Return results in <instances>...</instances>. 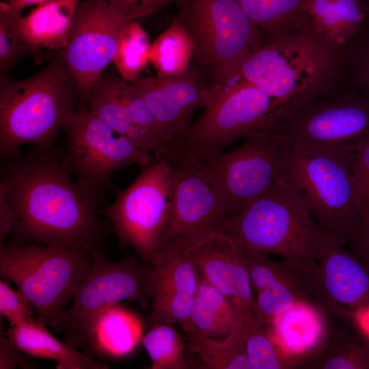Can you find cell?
<instances>
[{"label": "cell", "mask_w": 369, "mask_h": 369, "mask_svg": "<svg viewBox=\"0 0 369 369\" xmlns=\"http://www.w3.org/2000/svg\"><path fill=\"white\" fill-rule=\"evenodd\" d=\"M1 161L0 185L16 215L8 243L105 255L113 230L98 216L101 200L73 179L63 155L53 147L31 146Z\"/></svg>", "instance_id": "cell-1"}, {"label": "cell", "mask_w": 369, "mask_h": 369, "mask_svg": "<svg viewBox=\"0 0 369 369\" xmlns=\"http://www.w3.org/2000/svg\"><path fill=\"white\" fill-rule=\"evenodd\" d=\"M78 84L57 54L40 72L23 79L0 74V158L23 145L52 148L63 123L89 110Z\"/></svg>", "instance_id": "cell-2"}, {"label": "cell", "mask_w": 369, "mask_h": 369, "mask_svg": "<svg viewBox=\"0 0 369 369\" xmlns=\"http://www.w3.org/2000/svg\"><path fill=\"white\" fill-rule=\"evenodd\" d=\"M282 137L288 181L323 230L351 247L364 218L353 170L354 152Z\"/></svg>", "instance_id": "cell-3"}, {"label": "cell", "mask_w": 369, "mask_h": 369, "mask_svg": "<svg viewBox=\"0 0 369 369\" xmlns=\"http://www.w3.org/2000/svg\"><path fill=\"white\" fill-rule=\"evenodd\" d=\"M338 57L337 52L306 26L266 40L218 79H243L295 111L318 96Z\"/></svg>", "instance_id": "cell-4"}, {"label": "cell", "mask_w": 369, "mask_h": 369, "mask_svg": "<svg viewBox=\"0 0 369 369\" xmlns=\"http://www.w3.org/2000/svg\"><path fill=\"white\" fill-rule=\"evenodd\" d=\"M289 183L227 219L221 233L236 243L314 267L324 231Z\"/></svg>", "instance_id": "cell-5"}, {"label": "cell", "mask_w": 369, "mask_h": 369, "mask_svg": "<svg viewBox=\"0 0 369 369\" xmlns=\"http://www.w3.org/2000/svg\"><path fill=\"white\" fill-rule=\"evenodd\" d=\"M219 83L202 114L164 157L170 161H204L222 152L237 139L270 127L295 111L243 79Z\"/></svg>", "instance_id": "cell-6"}, {"label": "cell", "mask_w": 369, "mask_h": 369, "mask_svg": "<svg viewBox=\"0 0 369 369\" xmlns=\"http://www.w3.org/2000/svg\"><path fill=\"white\" fill-rule=\"evenodd\" d=\"M90 256L92 265L77 288L72 306L60 314L53 328L64 334L68 344L93 356L94 330L107 309L123 300L149 308L154 266L139 265L131 254L117 262L108 261L98 253Z\"/></svg>", "instance_id": "cell-7"}, {"label": "cell", "mask_w": 369, "mask_h": 369, "mask_svg": "<svg viewBox=\"0 0 369 369\" xmlns=\"http://www.w3.org/2000/svg\"><path fill=\"white\" fill-rule=\"evenodd\" d=\"M92 265L76 249L0 243V275L27 297L36 321L53 327Z\"/></svg>", "instance_id": "cell-8"}, {"label": "cell", "mask_w": 369, "mask_h": 369, "mask_svg": "<svg viewBox=\"0 0 369 369\" xmlns=\"http://www.w3.org/2000/svg\"><path fill=\"white\" fill-rule=\"evenodd\" d=\"M115 200L100 207L118 239V247L133 248L150 264L160 249L170 221L173 205L172 165L165 157L154 158L141 167L126 189L114 187Z\"/></svg>", "instance_id": "cell-9"}, {"label": "cell", "mask_w": 369, "mask_h": 369, "mask_svg": "<svg viewBox=\"0 0 369 369\" xmlns=\"http://www.w3.org/2000/svg\"><path fill=\"white\" fill-rule=\"evenodd\" d=\"M199 161L218 189L228 219L288 182L284 141L270 127L248 133L232 151Z\"/></svg>", "instance_id": "cell-10"}, {"label": "cell", "mask_w": 369, "mask_h": 369, "mask_svg": "<svg viewBox=\"0 0 369 369\" xmlns=\"http://www.w3.org/2000/svg\"><path fill=\"white\" fill-rule=\"evenodd\" d=\"M195 64L211 75L227 70L266 39L234 0H176Z\"/></svg>", "instance_id": "cell-11"}, {"label": "cell", "mask_w": 369, "mask_h": 369, "mask_svg": "<svg viewBox=\"0 0 369 369\" xmlns=\"http://www.w3.org/2000/svg\"><path fill=\"white\" fill-rule=\"evenodd\" d=\"M66 134L64 162L83 187L114 189L110 181L116 171L131 165L140 167L150 163V154L137 147L124 136L118 135L107 124L83 110L62 126Z\"/></svg>", "instance_id": "cell-12"}, {"label": "cell", "mask_w": 369, "mask_h": 369, "mask_svg": "<svg viewBox=\"0 0 369 369\" xmlns=\"http://www.w3.org/2000/svg\"><path fill=\"white\" fill-rule=\"evenodd\" d=\"M270 128L288 140L355 152L369 139V94L353 89L315 97Z\"/></svg>", "instance_id": "cell-13"}, {"label": "cell", "mask_w": 369, "mask_h": 369, "mask_svg": "<svg viewBox=\"0 0 369 369\" xmlns=\"http://www.w3.org/2000/svg\"><path fill=\"white\" fill-rule=\"evenodd\" d=\"M170 162L172 212L160 249H191L222 232L227 212L218 189L200 161Z\"/></svg>", "instance_id": "cell-14"}, {"label": "cell", "mask_w": 369, "mask_h": 369, "mask_svg": "<svg viewBox=\"0 0 369 369\" xmlns=\"http://www.w3.org/2000/svg\"><path fill=\"white\" fill-rule=\"evenodd\" d=\"M133 17L115 10L107 0H81L66 47L57 55L75 79L83 99L113 61L120 35Z\"/></svg>", "instance_id": "cell-15"}, {"label": "cell", "mask_w": 369, "mask_h": 369, "mask_svg": "<svg viewBox=\"0 0 369 369\" xmlns=\"http://www.w3.org/2000/svg\"><path fill=\"white\" fill-rule=\"evenodd\" d=\"M207 71L191 63L176 76L161 78L139 74L132 82L156 122L163 149L156 158L165 156L185 136L193 113L206 107L219 82L210 81Z\"/></svg>", "instance_id": "cell-16"}, {"label": "cell", "mask_w": 369, "mask_h": 369, "mask_svg": "<svg viewBox=\"0 0 369 369\" xmlns=\"http://www.w3.org/2000/svg\"><path fill=\"white\" fill-rule=\"evenodd\" d=\"M326 233L311 272L314 301L332 314L351 317L369 304V273L361 260Z\"/></svg>", "instance_id": "cell-17"}, {"label": "cell", "mask_w": 369, "mask_h": 369, "mask_svg": "<svg viewBox=\"0 0 369 369\" xmlns=\"http://www.w3.org/2000/svg\"><path fill=\"white\" fill-rule=\"evenodd\" d=\"M150 264L154 266V292L150 326L156 324L190 325V314L200 272L187 249L176 247L160 249Z\"/></svg>", "instance_id": "cell-18"}, {"label": "cell", "mask_w": 369, "mask_h": 369, "mask_svg": "<svg viewBox=\"0 0 369 369\" xmlns=\"http://www.w3.org/2000/svg\"><path fill=\"white\" fill-rule=\"evenodd\" d=\"M187 250L203 277L233 304L247 326L263 324L245 263L233 241L219 233Z\"/></svg>", "instance_id": "cell-19"}, {"label": "cell", "mask_w": 369, "mask_h": 369, "mask_svg": "<svg viewBox=\"0 0 369 369\" xmlns=\"http://www.w3.org/2000/svg\"><path fill=\"white\" fill-rule=\"evenodd\" d=\"M308 24L345 62L369 32V10L361 0H309Z\"/></svg>", "instance_id": "cell-20"}, {"label": "cell", "mask_w": 369, "mask_h": 369, "mask_svg": "<svg viewBox=\"0 0 369 369\" xmlns=\"http://www.w3.org/2000/svg\"><path fill=\"white\" fill-rule=\"evenodd\" d=\"M81 0H51L19 20L20 29L31 53L62 51L68 42L72 19Z\"/></svg>", "instance_id": "cell-21"}, {"label": "cell", "mask_w": 369, "mask_h": 369, "mask_svg": "<svg viewBox=\"0 0 369 369\" xmlns=\"http://www.w3.org/2000/svg\"><path fill=\"white\" fill-rule=\"evenodd\" d=\"M268 325L277 345L296 360L316 350L325 339L322 317L312 303H298Z\"/></svg>", "instance_id": "cell-22"}, {"label": "cell", "mask_w": 369, "mask_h": 369, "mask_svg": "<svg viewBox=\"0 0 369 369\" xmlns=\"http://www.w3.org/2000/svg\"><path fill=\"white\" fill-rule=\"evenodd\" d=\"M235 243L245 263L252 289L256 292H295L312 295L310 275L313 267L282 259L275 261L267 254Z\"/></svg>", "instance_id": "cell-23"}, {"label": "cell", "mask_w": 369, "mask_h": 369, "mask_svg": "<svg viewBox=\"0 0 369 369\" xmlns=\"http://www.w3.org/2000/svg\"><path fill=\"white\" fill-rule=\"evenodd\" d=\"M44 324L31 320L8 328L5 334L28 355L57 362L58 369H107V364L55 338Z\"/></svg>", "instance_id": "cell-24"}, {"label": "cell", "mask_w": 369, "mask_h": 369, "mask_svg": "<svg viewBox=\"0 0 369 369\" xmlns=\"http://www.w3.org/2000/svg\"><path fill=\"white\" fill-rule=\"evenodd\" d=\"M141 318L121 303L107 309L97 322L92 338L93 356L120 359L134 352L144 337Z\"/></svg>", "instance_id": "cell-25"}, {"label": "cell", "mask_w": 369, "mask_h": 369, "mask_svg": "<svg viewBox=\"0 0 369 369\" xmlns=\"http://www.w3.org/2000/svg\"><path fill=\"white\" fill-rule=\"evenodd\" d=\"M249 327L234 329L223 340L202 335L189 326L184 329L188 342L186 356L189 366L206 369H251L246 339ZM191 368V367H190Z\"/></svg>", "instance_id": "cell-26"}, {"label": "cell", "mask_w": 369, "mask_h": 369, "mask_svg": "<svg viewBox=\"0 0 369 369\" xmlns=\"http://www.w3.org/2000/svg\"><path fill=\"white\" fill-rule=\"evenodd\" d=\"M115 77L104 73L89 96V111L139 148L148 153L154 152L159 146V137L150 131L133 124L118 94Z\"/></svg>", "instance_id": "cell-27"}, {"label": "cell", "mask_w": 369, "mask_h": 369, "mask_svg": "<svg viewBox=\"0 0 369 369\" xmlns=\"http://www.w3.org/2000/svg\"><path fill=\"white\" fill-rule=\"evenodd\" d=\"M243 325H247L233 304L200 273L189 326L202 335L213 337L228 335Z\"/></svg>", "instance_id": "cell-28"}, {"label": "cell", "mask_w": 369, "mask_h": 369, "mask_svg": "<svg viewBox=\"0 0 369 369\" xmlns=\"http://www.w3.org/2000/svg\"><path fill=\"white\" fill-rule=\"evenodd\" d=\"M309 0H243L241 5L266 40L308 23Z\"/></svg>", "instance_id": "cell-29"}, {"label": "cell", "mask_w": 369, "mask_h": 369, "mask_svg": "<svg viewBox=\"0 0 369 369\" xmlns=\"http://www.w3.org/2000/svg\"><path fill=\"white\" fill-rule=\"evenodd\" d=\"M193 54L191 38L176 18L151 44L149 62L157 77H174L186 71Z\"/></svg>", "instance_id": "cell-30"}, {"label": "cell", "mask_w": 369, "mask_h": 369, "mask_svg": "<svg viewBox=\"0 0 369 369\" xmlns=\"http://www.w3.org/2000/svg\"><path fill=\"white\" fill-rule=\"evenodd\" d=\"M141 344L151 359V369H187L185 338L171 325L150 326Z\"/></svg>", "instance_id": "cell-31"}, {"label": "cell", "mask_w": 369, "mask_h": 369, "mask_svg": "<svg viewBox=\"0 0 369 369\" xmlns=\"http://www.w3.org/2000/svg\"><path fill=\"white\" fill-rule=\"evenodd\" d=\"M151 43L146 31L133 20L124 28L112 62L124 80L132 82L149 63Z\"/></svg>", "instance_id": "cell-32"}, {"label": "cell", "mask_w": 369, "mask_h": 369, "mask_svg": "<svg viewBox=\"0 0 369 369\" xmlns=\"http://www.w3.org/2000/svg\"><path fill=\"white\" fill-rule=\"evenodd\" d=\"M246 351L251 369L291 368L298 364L277 345L268 324H255L249 327Z\"/></svg>", "instance_id": "cell-33"}, {"label": "cell", "mask_w": 369, "mask_h": 369, "mask_svg": "<svg viewBox=\"0 0 369 369\" xmlns=\"http://www.w3.org/2000/svg\"><path fill=\"white\" fill-rule=\"evenodd\" d=\"M22 12L11 10L8 2H0V74H8L31 47L23 35L19 20Z\"/></svg>", "instance_id": "cell-34"}, {"label": "cell", "mask_w": 369, "mask_h": 369, "mask_svg": "<svg viewBox=\"0 0 369 369\" xmlns=\"http://www.w3.org/2000/svg\"><path fill=\"white\" fill-rule=\"evenodd\" d=\"M312 366L322 369H369V342L341 340L326 347Z\"/></svg>", "instance_id": "cell-35"}, {"label": "cell", "mask_w": 369, "mask_h": 369, "mask_svg": "<svg viewBox=\"0 0 369 369\" xmlns=\"http://www.w3.org/2000/svg\"><path fill=\"white\" fill-rule=\"evenodd\" d=\"M34 311L26 296L0 280V315L10 322L11 327L33 320Z\"/></svg>", "instance_id": "cell-36"}, {"label": "cell", "mask_w": 369, "mask_h": 369, "mask_svg": "<svg viewBox=\"0 0 369 369\" xmlns=\"http://www.w3.org/2000/svg\"><path fill=\"white\" fill-rule=\"evenodd\" d=\"M345 63L354 89L369 94V32L359 40Z\"/></svg>", "instance_id": "cell-37"}, {"label": "cell", "mask_w": 369, "mask_h": 369, "mask_svg": "<svg viewBox=\"0 0 369 369\" xmlns=\"http://www.w3.org/2000/svg\"><path fill=\"white\" fill-rule=\"evenodd\" d=\"M352 165L358 199L365 216L369 211V139L354 152Z\"/></svg>", "instance_id": "cell-38"}, {"label": "cell", "mask_w": 369, "mask_h": 369, "mask_svg": "<svg viewBox=\"0 0 369 369\" xmlns=\"http://www.w3.org/2000/svg\"><path fill=\"white\" fill-rule=\"evenodd\" d=\"M119 13L139 19L155 14L176 0H107Z\"/></svg>", "instance_id": "cell-39"}, {"label": "cell", "mask_w": 369, "mask_h": 369, "mask_svg": "<svg viewBox=\"0 0 369 369\" xmlns=\"http://www.w3.org/2000/svg\"><path fill=\"white\" fill-rule=\"evenodd\" d=\"M32 356L28 355L1 331L0 334V369L34 368Z\"/></svg>", "instance_id": "cell-40"}, {"label": "cell", "mask_w": 369, "mask_h": 369, "mask_svg": "<svg viewBox=\"0 0 369 369\" xmlns=\"http://www.w3.org/2000/svg\"><path fill=\"white\" fill-rule=\"evenodd\" d=\"M16 223V215L3 187L0 185V243L10 236Z\"/></svg>", "instance_id": "cell-41"}, {"label": "cell", "mask_w": 369, "mask_h": 369, "mask_svg": "<svg viewBox=\"0 0 369 369\" xmlns=\"http://www.w3.org/2000/svg\"><path fill=\"white\" fill-rule=\"evenodd\" d=\"M350 248L369 273V211L364 216L359 237Z\"/></svg>", "instance_id": "cell-42"}, {"label": "cell", "mask_w": 369, "mask_h": 369, "mask_svg": "<svg viewBox=\"0 0 369 369\" xmlns=\"http://www.w3.org/2000/svg\"><path fill=\"white\" fill-rule=\"evenodd\" d=\"M361 331L369 339V304L356 311L351 316Z\"/></svg>", "instance_id": "cell-43"}, {"label": "cell", "mask_w": 369, "mask_h": 369, "mask_svg": "<svg viewBox=\"0 0 369 369\" xmlns=\"http://www.w3.org/2000/svg\"><path fill=\"white\" fill-rule=\"evenodd\" d=\"M51 0H10L8 2L11 10L22 12L23 10L33 5H40Z\"/></svg>", "instance_id": "cell-44"}, {"label": "cell", "mask_w": 369, "mask_h": 369, "mask_svg": "<svg viewBox=\"0 0 369 369\" xmlns=\"http://www.w3.org/2000/svg\"><path fill=\"white\" fill-rule=\"evenodd\" d=\"M361 1L365 3V5H366L367 8L369 10V0H361Z\"/></svg>", "instance_id": "cell-45"}, {"label": "cell", "mask_w": 369, "mask_h": 369, "mask_svg": "<svg viewBox=\"0 0 369 369\" xmlns=\"http://www.w3.org/2000/svg\"><path fill=\"white\" fill-rule=\"evenodd\" d=\"M234 1L241 5V3L242 2L243 0H234Z\"/></svg>", "instance_id": "cell-46"}, {"label": "cell", "mask_w": 369, "mask_h": 369, "mask_svg": "<svg viewBox=\"0 0 369 369\" xmlns=\"http://www.w3.org/2000/svg\"><path fill=\"white\" fill-rule=\"evenodd\" d=\"M10 0H1V1L9 2Z\"/></svg>", "instance_id": "cell-47"}]
</instances>
